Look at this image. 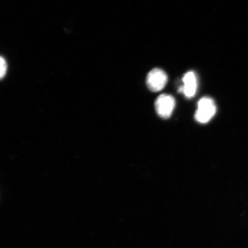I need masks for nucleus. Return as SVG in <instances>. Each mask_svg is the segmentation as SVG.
Instances as JSON below:
<instances>
[{"instance_id":"nucleus-1","label":"nucleus","mask_w":248,"mask_h":248,"mask_svg":"<svg viewBox=\"0 0 248 248\" xmlns=\"http://www.w3.org/2000/svg\"><path fill=\"white\" fill-rule=\"evenodd\" d=\"M216 110V105L212 98L208 97L202 98L198 101L195 119L201 124L207 123L215 116Z\"/></svg>"},{"instance_id":"nucleus-2","label":"nucleus","mask_w":248,"mask_h":248,"mask_svg":"<svg viewBox=\"0 0 248 248\" xmlns=\"http://www.w3.org/2000/svg\"><path fill=\"white\" fill-rule=\"evenodd\" d=\"M168 81V77L162 69L155 68L148 73L147 77V85L153 92L162 91Z\"/></svg>"},{"instance_id":"nucleus-3","label":"nucleus","mask_w":248,"mask_h":248,"mask_svg":"<svg viewBox=\"0 0 248 248\" xmlns=\"http://www.w3.org/2000/svg\"><path fill=\"white\" fill-rule=\"evenodd\" d=\"M155 105L158 115L164 119H169L174 110L175 100L172 95L163 94L157 98Z\"/></svg>"},{"instance_id":"nucleus-4","label":"nucleus","mask_w":248,"mask_h":248,"mask_svg":"<svg viewBox=\"0 0 248 248\" xmlns=\"http://www.w3.org/2000/svg\"><path fill=\"white\" fill-rule=\"evenodd\" d=\"M184 84L179 88V92L184 93L186 97L191 98L196 94L198 87L197 78L193 71H189L182 78Z\"/></svg>"},{"instance_id":"nucleus-5","label":"nucleus","mask_w":248,"mask_h":248,"mask_svg":"<svg viewBox=\"0 0 248 248\" xmlns=\"http://www.w3.org/2000/svg\"><path fill=\"white\" fill-rule=\"evenodd\" d=\"M6 71H7V64L4 59L0 57V79L5 76Z\"/></svg>"}]
</instances>
